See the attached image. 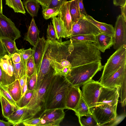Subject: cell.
<instances>
[{
    "instance_id": "19",
    "label": "cell",
    "mask_w": 126,
    "mask_h": 126,
    "mask_svg": "<svg viewBox=\"0 0 126 126\" xmlns=\"http://www.w3.org/2000/svg\"><path fill=\"white\" fill-rule=\"evenodd\" d=\"M96 42L95 46L101 52H104L113 44V37L108 34L101 33L95 35Z\"/></svg>"
},
{
    "instance_id": "16",
    "label": "cell",
    "mask_w": 126,
    "mask_h": 126,
    "mask_svg": "<svg viewBox=\"0 0 126 126\" xmlns=\"http://www.w3.org/2000/svg\"><path fill=\"white\" fill-rule=\"evenodd\" d=\"M82 94L79 87L71 86L69 87L65 100L66 109L74 110L81 98Z\"/></svg>"
},
{
    "instance_id": "46",
    "label": "cell",
    "mask_w": 126,
    "mask_h": 126,
    "mask_svg": "<svg viewBox=\"0 0 126 126\" xmlns=\"http://www.w3.org/2000/svg\"><path fill=\"white\" fill-rule=\"evenodd\" d=\"M39 3L42 9L47 8L51 0H36Z\"/></svg>"
},
{
    "instance_id": "34",
    "label": "cell",
    "mask_w": 126,
    "mask_h": 126,
    "mask_svg": "<svg viewBox=\"0 0 126 126\" xmlns=\"http://www.w3.org/2000/svg\"><path fill=\"white\" fill-rule=\"evenodd\" d=\"M61 7L43 9L42 13L44 18L47 20L57 16L59 13Z\"/></svg>"
},
{
    "instance_id": "1",
    "label": "cell",
    "mask_w": 126,
    "mask_h": 126,
    "mask_svg": "<svg viewBox=\"0 0 126 126\" xmlns=\"http://www.w3.org/2000/svg\"><path fill=\"white\" fill-rule=\"evenodd\" d=\"M73 48L72 40L62 42V39L46 40V47L39 72L35 90L45 76L50 72L55 75L66 77L71 70V65L67 59Z\"/></svg>"
},
{
    "instance_id": "50",
    "label": "cell",
    "mask_w": 126,
    "mask_h": 126,
    "mask_svg": "<svg viewBox=\"0 0 126 126\" xmlns=\"http://www.w3.org/2000/svg\"><path fill=\"white\" fill-rule=\"evenodd\" d=\"M13 125L9 121L5 122L0 119V126H10Z\"/></svg>"
},
{
    "instance_id": "5",
    "label": "cell",
    "mask_w": 126,
    "mask_h": 126,
    "mask_svg": "<svg viewBox=\"0 0 126 126\" xmlns=\"http://www.w3.org/2000/svg\"><path fill=\"white\" fill-rule=\"evenodd\" d=\"M53 73L46 75L37 88L34 90L32 98L26 106L31 118H33L41 110L44 102V97L48 85L52 78Z\"/></svg>"
},
{
    "instance_id": "7",
    "label": "cell",
    "mask_w": 126,
    "mask_h": 126,
    "mask_svg": "<svg viewBox=\"0 0 126 126\" xmlns=\"http://www.w3.org/2000/svg\"><path fill=\"white\" fill-rule=\"evenodd\" d=\"M117 106L104 104L90 108V110L99 126H105L117 116Z\"/></svg>"
},
{
    "instance_id": "49",
    "label": "cell",
    "mask_w": 126,
    "mask_h": 126,
    "mask_svg": "<svg viewBox=\"0 0 126 126\" xmlns=\"http://www.w3.org/2000/svg\"><path fill=\"white\" fill-rule=\"evenodd\" d=\"M121 15L123 17L125 21H126V4L121 6Z\"/></svg>"
},
{
    "instance_id": "30",
    "label": "cell",
    "mask_w": 126,
    "mask_h": 126,
    "mask_svg": "<svg viewBox=\"0 0 126 126\" xmlns=\"http://www.w3.org/2000/svg\"><path fill=\"white\" fill-rule=\"evenodd\" d=\"M6 4L12 8L15 13H26L23 3L21 0H5Z\"/></svg>"
},
{
    "instance_id": "39",
    "label": "cell",
    "mask_w": 126,
    "mask_h": 126,
    "mask_svg": "<svg viewBox=\"0 0 126 126\" xmlns=\"http://www.w3.org/2000/svg\"><path fill=\"white\" fill-rule=\"evenodd\" d=\"M26 67L27 76L29 77L33 74L36 70L32 55L27 60L26 63Z\"/></svg>"
},
{
    "instance_id": "43",
    "label": "cell",
    "mask_w": 126,
    "mask_h": 126,
    "mask_svg": "<svg viewBox=\"0 0 126 126\" xmlns=\"http://www.w3.org/2000/svg\"><path fill=\"white\" fill-rule=\"evenodd\" d=\"M66 1V0H51L47 8H53L61 6Z\"/></svg>"
},
{
    "instance_id": "12",
    "label": "cell",
    "mask_w": 126,
    "mask_h": 126,
    "mask_svg": "<svg viewBox=\"0 0 126 126\" xmlns=\"http://www.w3.org/2000/svg\"><path fill=\"white\" fill-rule=\"evenodd\" d=\"M21 36L20 32L9 18L0 14V38L15 40Z\"/></svg>"
},
{
    "instance_id": "29",
    "label": "cell",
    "mask_w": 126,
    "mask_h": 126,
    "mask_svg": "<svg viewBox=\"0 0 126 126\" xmlns=\"http://www.w3.org/2000/svg\"><path fill=\"white\" fill-rule=\"evenodd\" d=\"M12 63L16 79H18L27 75V67L25 65L22 58L21 61L18 63L15 64Z\"/></svg>"
},
{
    "instance_id": "31",
    "label": "cell",
    "mask_w": 126,
    "mask_h": 126,
    "mask_svg": "<svg viewBox=\"0 0 126 126\" xmlns=\"http://www.w3.org/2000/svg\"><path fill=\"white\" fill-rule=\"evenodd\" d=\"M79 123L81 126H99L92 114L78 117Z\"/></svg>"
},
{
    "instance_id": "41",
    "label": "cell",
    "mask_w": 126,
    "mask_h": 126,
    "mask_svg": "<svg viewBox=\"0 0 126 126\" xmlns=\"http://www.w3.org/2000/svg\"><path fill=\"white\" fill-rule=\"evenodd\" d=\"M40 122L39 117L28 119L24 121L22 123L26 126H37Z\"/></svg>"
},
{
    "instance_id": "26",
    "label": "cell",
    "mask_w": 126,
    "mask_h": 126,
    "mask_svg": "<svg viewBox=\"0 0 126 126\" xmlns=\"http://www.w3.org/2000/svg\"><path fill=\"white\" fill-rule=\"evenodd\" d=\"M69 11L73 24L78 21L82 15L80 13L78 0L70 1Z\"/></svg>"
},
{
    "instance_id": "47",
    "label": "cell",
    "mask_w": 126,
    "mask_h": 126,
    "mask_svg": "<svg viewBox=\"0 0 126 126\" xmlns=\"http://www.w3.org/2000/svg\"><path fill=\"white\" fill-rule=\"evenodd\" d=\"M79 5L80 13L81 15H87L85 8L83 2V0H78Z\"/></svg>"
},
{
    "instance_id": "53",
    "label": "cell",
    "mask_w": 126,
    "mask_h": 126,
    "mask_svg": "<svg viewBox=\"0 0 126 126\" xmlns=\"http://www.w3.org/2000/svg\"><path fill=\"white\" fill-rule=\"evenodd\" d=\"M23 0L24 1H27L28 0Z\"/></svg>"
},
{
    "instance_id": "45",
    "label": "cell",
    "mask_w": 126,
    "mask_h": 126,
    "mask_svg": "<svg viewBox=\"0 0 126 126\" xmlns=\"http://www.w3.org/2000/svg\"><path fill=\"white\" fill-rule=\"evenodd\" d=\"M8 54L2 43L1 39L0 38V58Z\"/></svg>"
},
{
    "instance_id": "25",
    "label": "cell",
    "mask_w": 126,
    "mask_h": 126,
    "mask_svg": "<svg viewBox=\"0 0 126 126\" xmlns=\"http://www.w3.org/2000/svg\"><path fill=\"white\" fill-rule=\"evenodd\" d=\"M6 86L9 94L16 103L20 99L22 95L21 90L18 79H16L11 83Z\"/></svg>"
},
{
    "instance_id": "36",
    "label": "cell",
    "mask_w": 126,
    "mask_h": 126,
    "mask_svg": "<svg viewBox=\"0 0 126 126\" xmlns=\"http://www.w3.org/2000/svg\"><path fill=\"white\" fill-rule=\"evenodd\" d=\"M37 72L35 71L32 75L27 77V89L31 91L35 90L37 81Z\"/></svg>"
},
{
    "instance_id": "3",
    "label": "cell",
    "mask_w": 126,
    "mask_h": 126,
    "mask_svg": "<svg viewBox=\"0 0 126 126\" xmlns=\"http://www.w3.org/2000/svg\"><path fill=\"white\" fill-rule=\"evenodd\" d=\"M71 40L73 48L67 59L71 65V69L101 61V52L94 42Z\"/></svg>"
},
{
    "instance_id": "23",
    "label": "cell",
    "mask_w": 126,
    "mask_h": 126,
    "mask_svg": "<svg viewBox=\"0 0 126 126\" xmlns=\"http://www.w3.org/2000/svg\"><path fill=\"white\" fill-rule=\"evenodd\" d=\"M52 19L53 26L54 28L58 40L62 39V38L67 37L63 23L59 15Z\"/></svg>"
},
{
    "instance_id": "28",
    "label": "cell",
    "mask_w": 126,
    "mask_h": 126,
    "mask_svg": "<svg viewBox=\"0 0 126 126\" xmlns=\"http://www.w3.org/2000/svg\"><path fill=\"white\" fill-rule=\"evenodd\" d=\"M74 111L78 117L87 115L91 113L90 109L84 99L82 95Z\"/></svg>"
},
{
    "instance_id": "48",
    "label": "cell",
    "mask_w": 126,
    "mask_h": 126,
    "mask_svg": "<svg viewBox=\"0 0 126 126\" xmlns=\"http://www.w3.org/2000/svg\"><path fill=\"white\" fill-rule=\"evenodd\" d=\"M114 5L122 6L126 4V0H113Z\"/></svg>"
},
{
    "instance_id": "14",
    "label": "cell",
    "mask_w": 126,
    "mask_h": 126,
    "mask_svg": "<svg viewBox=\"0 0 126 126\" xmlns=\"http://www.w3.org/2000/svg\"><path fill=\"white\" fill-rule=\"evenodd\" d=\"M126 63L123 64L114 73L100 80V82L104 86L120 87L126 81Z\"/></svg>"
},
{
    "instance_id": "10",
    "label": "cell",
    "mask_w": 126,
    "mask_h": 126,
    "mask_svg": "<svg viewBox=\"0 0 126 126\" xmlns=\"http://www.w3.org/2000/svg\"><path fill=\"white\" fill-rule=\"evenodd\" d=\"M101 33L99 29L87 20L83 14L78 21L73 24L69 36L83 34L95 35Z\"/></svg>"
},
{
    "instance_id": "21",
    "label": "cell",
    "mask_w": 126,
    "mask_h": 126,
    "mask_svg": "<svg viewBox=\"0 0 126 126\" xmlns=\"http://www.w3.org/2000/svg\"><path fill=\"white\" fill-rule=\"evenodd\" d=\"M39 33L34 19L33 18L27 34L25 36L24 39L28 41L32 45L35 47L40 38Z\"/></svg>"
},
{
    "instance_id": "44",
    "label": "cell",
    "mask_w": 126,
    "mask_h": 126,
    "mask_svg": "<svg viewBox=\"0 0 126 126\" xmlns=\"http://www.w3.org/2000/svg\"><path fill=\"white\" fill-rule=\"evenodd\" d=\"M12 62L14 63H17L21 62V57L19 49L13 54L11 57Z\"/></svg>"
},
{
    "instance_id": "27",
    "label": "cell",
    "mask_w": 126,
    "mask_h": 126,
    "mask_svg": "<svg viewBox=\"0 0 126 126\" xmlns=\"http://www.w3.org/2000/svg\"><path fill=\"white\" fill-rule=\"evenodd\" d=\"M23 4L27 12L33 17L37 16L40 4L36 0H28L23 2Z\"/></svg>"
},
{
    "instance_id": "6",
    "label": "cell",
    "mask_w": 126,
    "mask_h": 126,
    "mask_svg": "<svg viewBox=\"0 0 126 126\" xmlns=\"http://www.w3.org/2000/svg\"><path fill=\"white\" fill-rule=\"evenodd\" d=\"M125 63L126 45H124L116 50L107 60L104 66L100 80L114 73Z\"/></svg>"
},
{
    "instance_id": "17",
    "label": "cell",
    "mask_w": 126,
    "mask_h": 126,
    "mask_svg": "<svg viewBox=\"0 0 126 126\" xmlns=\"http://www.w3.org/2000/svg\"><path fill=\"white\" fill-rule=\"evenodd\" d=\"M69 4L70 1H65L61 6L58 15L63 23L67 37L71 34L73 24L69 11Z\"/></svg>"
},
{
    "instance_id": "32",
    "label": "cell",
    "mask_w": 126,
    "mask_h": 126,
    "mask_svg": "<svg viewBox=\"0 0 126 126\" xmlns=\"http://www.w3.org/2000/svg\"><path fill=\"white\" fill-rule=\"evenodd\" d=\"M1 40L6 51L10 56H11L18 50L15 40L6 38H1Z\"/></svg>"
},
{
    "instance_id": "51",
    "label": "cell",
    "mask_w": 126,
    "mask_h": 126,
    "mask_svg": "<svg viewBox=\"0 0 126 126\" xmlns=\"http://www.w3.org/2000/svg\"><path fill=\"white\" fill-rule=\"evenodd\" d=\"M3 76L2 71L0 66V85H2Z\"/></svg>"
},
{
    "instance_id": "2",
    "label": "cell",
    "mask_w": 126,
    "mask_h": 126,
    "mask_svg": "<svg viewBox=\"0 0 126 126\" xmlns=\"http://www.w3.org/2000/svg\"><path fill=\"white\" fill-rule=\"evenodd\" d=\"M71 86L65 77L58 75L54 76L48 85L45 96L43 105L45 110L66 109L65 98Z\"/></svg>"
},
{
    "instance_id": "33",
    "label": "cell",
    "mask_w": 126,
    "mask_h": 126,
    "mask_svg": "<svg viewBox=\"0 0 126 126\" xmlns=\"http://www.w3.org/2000/svg\"><path fill=\"white\" fill-rule=\"evenodd\" d=\"M34 91H31L28 89L27 90L25 94L16 103L18 108H21L26 107L31 100Z\"/></svg>"
},
{
    "instance_id": "11",
    "label": "cell",
    "mask_w": 126,
    "mask_h": 126,
    "mask_svg": "<svg viewBox=\"0 0 126 126\" xmlns=\"http://www.w3.org/2000/svg\"><path fill=\"white\" fill-rule=\"evenodd\" d=\"M120 90L119 86L109 87L103 86L101 88L96 106L104 104L112 106L117 105Z\"/></svg>"
},
{
    "instance_id": "20",
    "label": "cell",
    "mask_w": 126,
    "mask_h": 126,
    "mask_svg": "<svg viewBox=\"0 0 126 126\" xmlns=\"http://www.w3.org/2000/svg\"><path fill=\"white\" fill-rule=\"evenodd\" d=\"M31 118L26 107L18 108L11 114L7 119L11 123L13 126H17L28 119Z\"/></svg>"
},
{
    "instance_id": "40",
    "label": "cell",
    "mask_w": 126,
    "mask_h": 126,
    "mask_svg": "<svg viewBox=\"0 0 126 126\" xmlns=\"http://www.w3.org/2000/svg\"><path fill=\"white\" fill-rule=\"evenodd\" d=\"M47 39L49 40H58L54 28L51 23L48 26L47 31Z\"/></svg>"
},
{
    "instance_id": "9",
    "label": "cell",
    "mask_w": 126,
    "mask_h": 126,
    "mask_svg": "<svg viewBox=\"0 0 126 126\" xmlns=\"http://www.w3.org/2000/svg\"><path fill=\"white\" fill-rule=\"evenodd\" d=\"M63 109L45 110L39 116L40 122L37 126H58L64 118Z\"/></svg>"
},
{
    "instance_id": "13",
    "label": "cell",
    "mask_w": 126,
    "mask_h": 126,
    "mask_svg": "<svg viewBox=\"0 0 126 126\" xmlns=\"http://www.w3.org/2000/svg\"><path fill=\"white\" fill-rule=\"evenodd\" d=\"M114 30L113 48L117 50L126 45V21L121 14L117 17Z\"/></svg>"
},
{
    "instance_id": "4",
    "label": "cell",
    "mask_w": 126,
    "mask_h": 126,
    "mask_svg": "<svg viewBox=\"0 0 126 126\" xmlns=\"http://www.w3.org/2000/svg\"><path fill=\"white\" fill-rule=\"evenodd\" d=\"M103 67L101 61L78 66L71 69L65 77L71 86L79 87L92 79L95 75Z\"/></svg>"
},
{
    "instance_id": "22",
    "label": "cell",
    "mask_w": 126,
    "mask_h": 126,
    "mask_svg": "<svg viewBox=\"0 0 126 126\" xmlns=\"http://www.w3.org/2000/svg\"><path fill=\"white\" fill-rule=\"evenodd\" d=\"M85 17L87 20L97 27L101 33H105L113 37L114 28L112 25L98 21L87 14L85 15Z\"/></svg>"
},
{
    "instance_id": "42",
    "label": "cell",
    "mask_w": 126,
    "mask_h": 126,
    "mask_svg": "<svg viewBox=\"0 0 126 126\" xmlns=\"http://www.w3.org/2000/svg\"><path fill=\"white\" fill-rule=\"evenodd\" d=\"M126 115L124 114L122 115L119 116H117L116 118L109 123L106 124L105 126H116L125 117Z\"/></svg>"
},
{
    "instance_id": "52",
    "label": "cell",
    "mask_w": 126,
    "mask_h": 126,
    "mask_svg": "<svg viewBox=\"0 0 126 126\" xmlns=\"http://www.w3.org/2000/svg\"><path fill=\"white\" fill-rule=\"evenodd\" d=\"M0 14H2V0H0Z\"/></svg>"
},
{
    "instance_id": "8",
    "label": "cell",
    "mask_w": 126,
    "mask_h": 126,
    "mask_svg": "<svg viewBox=\"0 0 126 126\" xmlns=\"http://www.w3.org/2000/svg\"><path fill=\"white\" fill-rule=\"evenodd\" d=\"M82 85V94L89 108L96 106L101 88L103 85L98 81L92 79Z\"/></svg>"
},
{
    "instance_id": "35",
    "label": "cell",
    "mask_w": 126,
    "mask_h": 126,
    "mask_svg": "<svg viewBox=\"0 0 126 126\" xmlns=\"http://www.w3.org/2000/svg\"><path fill=\"white\" fill-rule=\"evenodd\" d=\"M67 37L73 40L90 41L94 43H95L96 42L95 35L92 34L78 35L69 36Z\"/></svg>"
},
{
    "instance_id": "38",
    "label": "cell",
    "mask_w": 126,
    "mask_h": 126,
    "mask_svg": "<svg viewBox=\"0 0 126 126\" xmlns=\"http://www.w3.org/2000/svg\"><path fill=\"white\" fill-rule=\"evenodd\" d=\"M19 51L25 65L26 67L27 61L29 57L33 55L34 50L30 48L26 50L22 48L19 49Z\"/></svg>"
},
{
    "instance_id": "18",
    "label": "cell",
    "mask_w": 126,
    "mask_h": 126,
    "mask_svg": "<svg viewBox=\"0 0 126 126\" xmlns=\"http://www.w3.org/2000/svg\"><path fill=\"white\" fill-rule=\"evenodd\" d=\"M46 40L43 37L40 38L35 47H33L32 49L34 52L32 55L35 63V69L38 75L46 47Z\"/></svg>"
},
{
    "instance_id": "24",
    "label": "cell",
    "mask_w": 126,
    "mask_h": 126,
    "mask_svg": "<svg viewBox=\"0 0 126 126\" xmlns=\"http://www.w3.org/2000/svg\"><path fill=\"white\" fill-rule=\"evenodd\" d=\"M0 101L2 115L6 119L19 108L11 104L0 93Z\"/></svg>"
},
{
    "instance_id": "15",
    "label": "cell",
    "mask_w": 126,
    "mask_h": 126,
    "mask_svg": "<svg viewBox=\"0 0 126 126\" xmlns=\"http://www.w3.org/2000/svg\"><path fill=\"white\" fill-rule=\"evenodd\" d=\"M11 57L8 54L0 58V66L3 76L2 85L4 86H7L16 80Z\"/></svg>"
},
{
    "instance_id": "37",
    "label": "cell",
    "mask_w": 126,
    "mask_h": 126,
    "mask_svg": "<svg viewBox=\"0 0 126 126\" xmlns=\"http://www.w3.org/2000/svg\"><path fill=\"white\" fill-rule=\"evenodd\" d=\"M0 93L11 104L18 108L9 93L6 86L0 85Z\"/></svg>"
}]
</instances>
